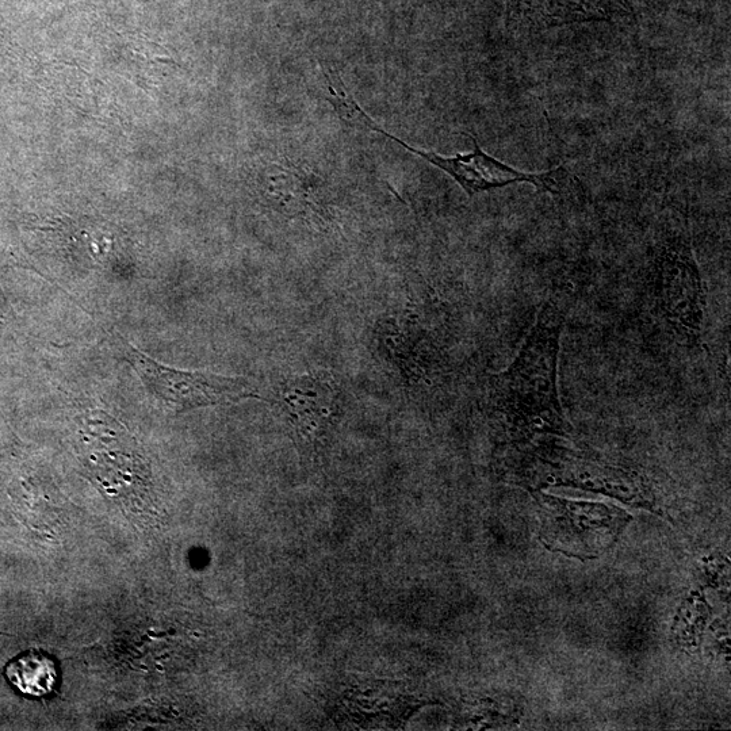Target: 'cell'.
Returning a JSON list of instances; mask_svg holds the SVG:
<instances>
[{
    "instance_id": "277c9868",
    "label": "cell",
    "mask_w": 731,
    "mask_h": 731,
    "mask_svg": "<svg viewBox=\"0 0 731 731\" xmlns=\"http://www.w3.org/2000/svg\"><path fill=\"white\" fill-rule=\"evenodd\" d=\"M653 285L658 306L669 324L690 342H699L706 298L690 237L680 233L661 248L654 264Z\"/></svg>"
},
{
    "instance_id": "3957f363",
    "label": "cell",
    "mask_w": 731,
    "mask_h": 731,
    "mask_svg": "<svg viewBox=\"0 0 731 731\" xmlns=\"http://www.w3.org/2000/svg\"><path fill=\"white\" fill-rule=\"evenodd\" d=\"M126 359L136 371L151 401L170 415L190 409L229 405L258 398L255 386L243 377H227L208 371L181 370L163 365L135 346Z\"/></svg>"
},
{
    "instance_id": "8992f818",
    "label": "cell",
    "mask_w": 731,
    "mask_h": 731,
    "mask_svg": "<svg viewBox=\"0 0 731 731\" xmlns=\"http://www.w3.org/2000/svg\"><path fill=\"white\" fill-rule=\"evenodd\" d=\"M278 401L301 440L321 442L334 427L340 390L331 375H292L279 388Z\"/></svg>"
},
{
    "instance_id": "7a4b0ae2",
    "label": "cell",
    "mask_w": 731,
    "mask_h": 731,
    "mask_svg": "<svg viewBox=\"0 0 731 731\" xmlns=\"http://www.w3.org/2000/svg\"><path fill=\"white\" fill-rule=\"evenodd\" d=\"M334 107L343 122L380 133L386 139L400 144L401 147L407 149L413 155L419 156L432 166L445 171L462 187L469 197H474L482 191L501 189V187L515 185V183H530V185L537 187L538 191L550 193L551 195H560L564 194L566 187L573 179V176L564 166L558 167L556 170L539 172V174H527V172L515 170L514 167H509L482 151L480 144L473 136H470V140L473 141V151L458 153V155L451 156V158H445V156L438 155L436 152L413 148L405 141L390 135L386 130L375 124L348 93L338 95L335 98Z\"/></svg>"
},
{
    "instance_id": "6da1fadb",
    "label": "cell",
    "mask_w": 731,
    "mask_h": 731,
    "mask_svg": "<svg viewBox=\"0 0 731 731\" xmlns=\"http://www.w3.org/2000/svg\"><path fill=\"white\" fill-rule=\"evenodd\" d=\"M562 328L564 312L556 302H546L518 357L491 378L489 401L508 422L553 430L564 426L558 393Z\"/></svg>"
},
{
    "instance_id": "ba28073f",
    "label": "cell",
    "mask_w": 731,
    "mask_h": 731,
    "mask_svg": "<svg viewBox=\"0 0 731 731\" xmlns=\"http://www.w3.org/2000/svg\"><path fill=\"white\" fill-rule=\"evenodd\" d=\"M0 635H7V634H5V633H2V631H0Z\"/></svg>"
},
{
    "instance_id": "5b68a950",
    "label": "cell",
    "mask_w": 731,
    "mask_h": 731,
    "mask_svg": "<svg viewBox=\"0 0 731 731\" xmlns=\"http://www.w3.org/2000/svg\"><path fill=\"white\" fill-rule=\"evenodd\" d=\"M542 539L551 550L589 558L618 539L630 516L619 508L542 495Z\"/></svg>"
},
{
    "instance_id": "52a82bcc",
    "label": "cell",
    "mask_w": 731,
    "mask_h": 731,
    "mask_svg": "<svg viewBox=\"0 0 731 731\" xmlns=\"http://www.w3.org/2000/svg\"><path fill=\"white\" fill-rule=\"evenodd\" d=\"M7 679L22 694L41 698L55 690L57 669L48 654L32 652L9 662L5 669Z\"/></svg>"
}]
</instances>
